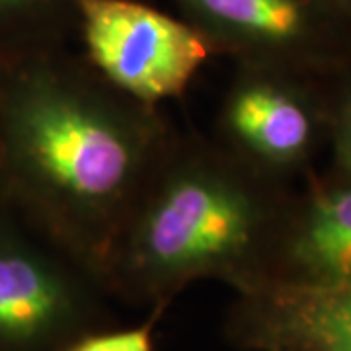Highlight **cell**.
I'll list each match as a JSON object with an SVG mask.
<instances>
[{"mask_svg": "<svg viewBox=\"0 0 351 351\" xmlns=\"http://www.w3.org/2000/svg\"><path fill=\"white\" fill-rule=\"evenodd\" d=\"M174 129L160 106L115 88L84 55L55 49L4 66L0 195L101 277Z\"/></svg>", "mask_w": 351, "mask_h": 351, "instance_id": "6da1fadb", "label": "cell"}, {"mask_svg": "<svg viewBox=\"0 0 351 351\" xmlns=\"http://www.w3.org/2000/svg\"><path fill=\"white\" fill-rule=\"evenodd\" d=\"M293 189L215 137L174 129L106 252L101 279L113 299L152 311L201 279L248 287Z\"/></svg>", "mask_w": 351, "mask_h": 351, "instance_id": "7a4b0ae2", "label": "cell"}, {"mask_svg": "<svg viewBox=\"0 0 351 351\" xmlns=\"http://www.w3.org/2000/svg\"><path fill=\"white\" fill-rule=\"evenodd\" d=\"M101 277L0 195V351H63L115 326Z\"/></svg>", "mask_w": 351, "mask_h": 351, "instance_id": "3957f363", "label": "cell"}, {"mask_svg": "<svg viewBox=\"0 0 351 351\" xmlns=\"http://www.w3.org/2000/svg\"><path fill=\"white\" fill-rule=\"evenodd\" d=\"M234 64L332 82L351 71V32L332 0H180Z\"/></svg>", "mask_w": 351, "mask_h": 351, "instance_id": "277c9868", "label": "cell"}, {"mask_svg": "<svg viewBox=\"0 0 351 351\" xmlns=\"http://www.w3.org/2000/svg\"><path fill=\"white\" fill-rule=\"evenodd\" d=\"M213 137L263 174L304 180L328 147V82L234 64Z\"/></svg>", "mask_w": 351, "mask_h": 351, "instance_id": "5b68a950", "label": "cell"}, {"mask_svg": "<svg viewBox=\"0 0 351 351\" xmlns=\"http://www.w3.org/2000/svg\"><path fill=\"white\" fill-rule=\"evenodd\" d=\"M86 61L113 86L160 106L182 98L215 55L189 24L133 0H75Z\"/></svg>", "mask_w": 351, "mask_h": 351, "instance_id": "8992f818", "label": "cell"}, {"mask_svg": "<svg viewBox=\"0 0 351 351\" xmlns=\"http://www.w3.org/2000/svg\"><path fill=\"white\" fill-rule=\"evenodd\" d=\"M348 281L351 180L311 172L302 188L293 189L252 285L324 287Z\"/></svg>", "mask_w": 351, "mask_h": 351, "instance_id": "52a82bcc", "label": "cell"}, {"mask_svg": "<svg viewBox=\"0 0 351 351\" xmlns=\"http://www.w3.org/2000/svg\"><path fill=\"white\" fill-rule=\"evenodd\" d=\"M225 334L244 351H351V281L240 289Z\"/></svg>", "mask_w": 351, "mask_h": 351, "instance_id": "ba28073f", "label": "cell"}, {"mask_svg": "<svg viewBox=\"0 0 351 351\" xmlns=\"http://www.w3.org/2000/svg\"><path fill=\"white\" fill-rule=\"evenodd\" d=\"M328 176L351 180V71L328 82Z\"/></svg>", "mask_w": 351, "mask_h": 351, "instance_id": "9c48e42d", "label": "cell"}, {"mask_svg": "<svg viewBox=\"0 0 351 351\" xmlns=\"http://www.w3.org/2000/svg\"><path fill=\"white\" fill-rule=\"evenodd\" d=\"M162 311H152L149 322L131 328H106L86 334L63 351H154L152 328Z\"/></svg>", "mask_w": 351, "mask_h": 351, "instance_id": "30bf717a", "label": "cell"}, {"mask_svg": "<svg viewBox=\"0 0 351 351\" xmlns=\"http://www.w3.org/2000/svg\"><path fill=\"white\" fill-rule=\"evenodd\" d=\"M47 0H0V24L22 20L27 14L38 12Z\"/></svg>", "mask_w": 351, "mask_h": 351, "instance_id": "8fae6325", "label": "cell"}, {"mask_svg": "<svg viewBox=\"0 0 351 351\" xmlns=\"http://www.w3.org/2000/svg\"><path fill=\"white\" fill-rule=\"evenodd\" d=\"M334 4H336V8H338V12L341 14V18H343V22L348 24L351 32V0H332Z\"/></svg>", "mask_w": 351, "mask_h": 351, "instance_id": "7c38bea8", "label": "cell"}, {"mask_svg": "<svg viewBox=\"0 0 351 351\" xmlns=\"http://www.w3.org/2000/svg\"><path fill=\"white\" fill-rule=\"evenodd\" d=\"M2 78H4V66L0 64V96H2Z\"/></svg>", "mask_w": 351, "mask_h": 351, "instance_id": "4fadbf2b", "label": "cell"}]
</instances>
